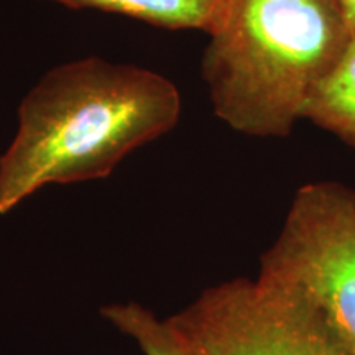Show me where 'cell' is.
<instances>
[{"instance_id":"obj_4","label":"cell","mask_w":355,"mask_h":355,"mask_svg":"<svg viewBox=\"0 0 355 355\" xmlns=\"http://www.w3.org/2000/svg\"><path fill=\"white\" fill-rule=\"evenodd\" d=\"M170 319L204 355H354L319 311L261 277L207 288Z\"/></svg>"},{"instance_id":"obj_6","label":"cell","mask_w":355,"mask_h":355,"mask_svg":"<svg viewBox=\"0 0 355 355\" xmlns=\"http://www.w3.org/2000/svg\"><path fill=\"white\" fill-rule=\"evenodd\" d=\"M303 119L332 133L355 153V33L313 91Z\"/></svg>"},{"instance_id":"obj_1","label":"cell","mask_w":355,"mask_h":355,"mask_svg":"<svg viewBox=\"0 0 355 355\" xmlns=\"http://www.w3.org/2000/svg\"><path fill=\"white\" fill-rule=\"evenodd\" d=\"M181 96L152 69L84 58L56 66L19 109L0 157V216L48 184L109 176L132 153L176 125Z\"/></svg>"},{"instance_id":"obj_3","label":"cell","mask_w":355,"mask_h":355,"mask_svg":"<svg viewBox=\"0 0 355 355\" xmlns=\"http://www.w3.org/2000/svg\"><path fill=\"white\" fill-rule=\"evenodd\" d=\"M259 277L319 311L355 355V189L336 181L301 186Z\"/></svg>"},{"instance_id":"obj_7","label":"cell","mask_w":355,"mask_h":355,"mask_svg":"<svg viewBox=\"0 0 355 355\" xmlns=\"http://www.w3.org/2000/svg\"><path fill=\"white\" fill-rule=\"evenodd\" d=\"M102 316L117 331L133 339L145 355H204L170 318L158 319L139 303H114Z\"/></svg>"},{"instance_id":"obj_2","label":"cell","mask_w":355,"mask_h":355,"mask_svg":"<svg viewBox=\"0 0 355 355\" xmlns=\"http://www.w3.org/2000/svg\"><path fill=\"white\" fill-rule=\"evenodd\" d=\"M349 38L339 0H237L202 55L214 114L243 135L288 137Z\"/></svg>"},{"instance_id":"obj_8","label":"cell","mask_w":355,"mask_h":355,"mask_svg":"<svg viewBox=\"0 0 355 355\" xmlns=\"http://www.w3.org/2000/svg\"><path fill=\"white\" fill-rule=\"evenodd\" d=\"M350 33H355V0H339Z\"/></svg>"},{"instance_id":"obj_5","label":"cell","mask_w":355,"mask_h":355,"mask_svg":"<svg viewBox=\"0 0 355 355\" xmlns=\"http://www.w3.org/2000/svg\"><path fill=\"white\" fill-rule=\"evenodd\" d=\"M71 8L119 13L168 30H201L211 35L237 0H53Z\"/></svg>"}]
</instances>
